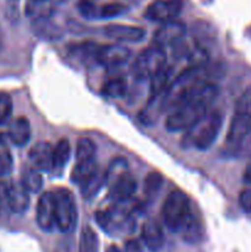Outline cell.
I'll use <instances>...</instances> for the list:
<instances>
[{
  "label": "cell",
  "mask_w": 251,
  "mask_h": 252,
  "mask_svg": "<svg viewBox=\"0 0 251 252\" xmlns=\"http://www.w3.org/2000/svg\"><path fill=\"white\" fill-rule=\"evenodd\" d=\"M223 126V115L219 111L207 112L182 138V148L193 147L197 150H208L216 143Z\"/></svg>",
  "instance_id": "6da1fadb"
},
{
  "label": "cell",
  "mask_w": 251,
  "mask_h": 252,
  "mask_svg": "<svg viewBox=\"0 0 251 252\" xmlns=\"http://www.w3.org/2000/svg\"><path fill=\"white\" fill-rule=\"evenodd\" d=\"M191 211V203H189L187 194L181 189H174L167 194L166 199L162 204V221L170 231L179 233Z\"/></svg>",
  "instance_id": "7a4b0ae2"
},
{
  "label": "cell",
  "mask_w": 251,
  "mask_h": 252,
  "mask_svg": "<svg viewBox=\"0 0 251 252\" xmlns=\"http://www.w3.org/2000/svg\"><path fill=\"white\" fill-rule=\"evenodd\" d=\"M56 228L64 234L73 233L78 223V209L75 199L69 189L59 187L53 192Z\"/></svg>",
  "instance_id": "3957f363"
},
{
  "label": "cell",
  "mask_w": 251,
  "mask_h": 252,
  "mask_svg": "<svg viewBox=\"0 0 251 252\" xmlns=\"http://www.w3.org/2000/svg\"><path fill=\"white\" fill-rule=\"evenodd\" d=\"M166 65V54L165 49L159 46L148 47L143 49L132 64V74L138 80L150 79L157 71Z\"/></svg>",
  "instance_id": "277c9868"
},
{
  "label": "cell",
  "mask_w": 251,
  "mask_h": 252,
  "mask_svg": "<svg viewBox=\"0 0 251 252\" xmlns=\"http://www.w3.org/2000/svg\"><path fill=\"white\" fill-rule=\"evenodd\" d=\"M208 107L199 103L185 102L169 113L165 127L169 132H187L207 113Z\"/></svg>",
  "instance_id": "5b68a950"
},
{
  "label": "cell",
  "mask_w": 251,
  "mask_h": 252,
  "mask_svg": "<svg viewBox=\"0 0 251 252\" xmlns=\"http://www.w3.org/2000/svg\"><path fill=\"white\" fill-rule=\"evenodd\" d=\"M95 220L97 221L100 228L110 235L132 233L134 229V221L132 220L130 216L117 207L97 211L95 213Z\"/></svg>",
  "instance_id": "8992f818"
},
{
  "label": "cell",
  "mask_w": 251,
  "mask_h": 252,
  "mask_svg": "<svg viewBox=\"0 0 251 252\" xmlns=\"http://www.w3.org/2000/svg\"><path fill=\"white\" fill-rule=\"evenodd\" d=\"M250 132L251 116L235 112V115L231 118L228 133H226L225 152L230 155H238L241 144Z\"/></svg>",
  "instance_id": "52a82bcc"
},
{
  "label": "cell",
  "mask_w": 251,
  "mask_h": 252,
  "mask_svg": "<svg viewBox=\"0 0 251 252\" xmlns=\"http://www.w3.org/2000/svg\"><path fill=\"white\" fill-rule=\"evenodd\" d=\"M184 9V0H155L145 9V19L155 22L174 21Z\"/></svg>",
  "instance_id": "ba28073f"
},
{
  "label": "cell",
  "mask_w": 251,
  "mask_h": 252,
  "mask_svg": "<svg viewBox=\"0 0 251 252\" xmlns=\"http://www.w3.org/2000/svg\"><path fill=\"white\" fill-rule=\"evenodd\" d=\"M132 57L129 48L121 44H106L98 46L95 54V62L106 68H116L127 63Z\"/></svg>",
  "instance_id": "9c48e42d"
},
{
  "label": "cell",
  "mask_w": 251,
  "mask_h": 252,
  "mask_svg": "<svg viewBox=\"0 0 251 252\" xmlns=\"http://www.w3.org/2000/svg\"><path fill=\"white\" fill-rule=\"evenodd\" d=\"M186 34V26L180 21H169L162 24L154 33V44L164 48L165 46H174L182 41Z\"/></svg>",
  "instance_id": "30bf717a"
},
{
  "label": "cell",
  "mask_w": 251,
  "mask_h": 252,
  "mask_svg": "<svg viewBox=\"0 0 251 252\" xmlns=\"http://www.w3.org/2000/svg\"><path fill=\"white\" fill-rule=\"evenodd\" d=\"M36 221L37 225L46 233H49L56 228V212L52 192H44L39 197L36 208Z\"/></svg>",
  "instance_id": "8fae6325"
},
{
  "label": "cell",
  "mask_w": 251,
  "mask_h": 252,
  "mask_svg": "<svg viewBox=\"0 0 251 252\" xmlns=\"http://www.w3.org/2000/svg\"><path fill=\"white\" fill-rule=\"evenodd\" d=\"M137 180L129 172H125L110 185L108 197L115 203L127 202L128 199L134 196L135 191H137Z\"/></svg>",
  "instance_id": "7c38bea8"
},
{
  "label": "cell",
  "mask_w": 251,
  "mask_h": 252,
  "mask_svg": "<svg viewBox=\"0 0 251 252\" xmlns=\"http://www.w3.org/2000/svg\"><path fill=\"white\" fill-rule=\"evenodd\" d=\"M106 36L118 42H128V43H137L144 39V29L132 25L110 24L103 29Z\"/></svg>",
  "instance_id": "4fadbf2b"
},
{
  "label": "cell",
  "mask_w": 251,
  "mask_h": 252,
  "mask_svg": "<svg viewBox=\"0 0 251 252\" xmlns=\"http://www.w3.org/2000/svg\"><path fill=\"white\" fill-rule=\"evenodd\" d=\"M29 157L34 169L48 172L53 170V148L49 143L38 142L30 149Z\"/></svg>",
  "instance_id": "5bb4252c"
},
{
  "label": "cell",
  "mask_w": 251,
  "mask_h": 252,
  "mask_svg": "<svg viewBox=\"0 0 251 252\" xmlns=\"http://www.w3.org/2000/svg\"><path fill=\"white\" fill-rule=\"evenodd\" d=\"M179 233L181 235L182 240L185 243L189 244V245H197V244H199L203 240V224H202L199 217L196 213H193V211H191L189 216L187 217L185 223L182 224Z\"/></svg>",
  "instance_id": "9a60e30c"
},
{
  "label": "cell",
  "mask_w": 251,
  "mask_h": 252,
  "mask_svg": "<svg viewBox=\"0 0 251 252\" xmlns=\"http://www.w3.org/2000/svg\"><path fill=\"white\" fill-rule=\"evenodd\" d=\"M30 196L29 192L22 187L21 184L9 182L6 207L16 214H24L29 209Z\"/></svg>",
  "instance_id": "2e32d148"
},
{
  "label": "cell",
  "mask_w": 251,
  "mask_h": 252,
  "mask_svg": "<svg viewBox=\"0 0 251 252\" xmlns=\"http://www.w3.org/2000/svg\"><path fill=\"white\" fill-rule=\"evenodd\" d=\"M142 239L148 250L152 252H157L164 246V233L155 220L145 221L142 228Z\"/></svg>",
  "instance_id": "e0dca14e"
},
{
  "label": "cell",
  "mask_w": 251,
  "mask_h": 252,
  "mask_svg": "<svg viewBox=\"0 0 251 252\" xmlns=\"http://www.w3.org/2000/svg\"><path fill=\"white\" fill-rule=\"evenodd\" d=\"M7 138L16 147H25L31 139V126L27 118L17 117L11 122L7 132Z\"/></svg>",
  "instance_id": "ac0fdd59"
},
{
  "label": "cell",
  "mask_w": 251,
  "mask_h": 252,
  "mask_svg": "<svg viewBox=\"0 0 251 252\" xmlns=\"http://www.w3.org/2000/svg\"><path fill=\"white\" fill-rule=\"evenodd\" d=\"M172 68L170 65H165L159 71L154 74L150 80V97H157L161 96L171 84Z\"/></svg>",
  "instance_id": "d6986e66"
},
{
  "label": "cell",
  "mask_w": 251,
  "mask_h": 252,
  "mask_svg": "<svg viewBox=\"0 0 251 252\" xmlns=\"http://www.w3.org/2000/svg\"><path fill=\"white\" fill-rule=\"evenodd\" d=\"M97 170V162H96L95 159L86 160V161H76L75 166L73 167L70 174L71 182L80 186L89 177L93 176Z\"/></svg>",
  "instance_id": "ffe728a7"
},
{
  "label": "cell",
  "mask_w": 251,
  "mask_h": 252,
  "mask_svg": "<svg viewBox=\"0 0 251 252\" xmlns=\"http://www.w3.org/2000/svg\"><path fill=\"white\" fill-rule=\"evenodd\" d=\"M105 185V172H101L100 170H97L93 176L89 177L85 182H83V184L80 185V192L81 194H83L84 198L90 199L93 198V197H95Z\"/></svg>",
  "instance_id": "44dd1931"
},
{
  "label": "cell",
  "mask_w": 251,
  "mask_h": 252,
  "mask_svg": "<svg viewBox=\"0 0 251 252\" xmlns=\"http://www.w3.org/2000/svg\"><path fill=\"white\" fill-rule=\"evenodd\" d=\"M25 189L29 193H37L41 191L43 186V179H42L41 172L34 167H25L21 174V182Z\"/></svg>",
  "instance_id": "7402d4cb"
},
{
  "label": "cell",
  "mask_w": 251,
  "mask_h": 252,
  "mask_svg": "<svg viewBox=\"0 0 251 252\" xmlns=\"http://www.w3.org/2000/svg\"><path fill=\"white\" fill-rule=\"evenodd\" d=\"M127 91V80L122 76H116L106 81L101 89V94L106 97L118 98Z\"/></svg>",
  "instance_id": "603a6c76"
},
{
  "label": "cell",
  "mask_w": 251,
  "mask_h": 252,
  "mask_svg": "<svg viewBox=\"0 0 251 252\" xmlns=\"http://www.w3.org/2000/svg\"><path fill=\"white\" fill-rule=\"evenodd\" d=\"M33 26L34 32L38 36H43L46 38H57V37L61 36V32H59L58 27L54 26L47 16H41V17H36L32 24Z\"/></svg>",
  "instance_id": "cb8c5ba5"
},
{
  "label": "cell",
  "mask_w": 251,
  "mask_h": 252,
  "mask_svg": "<svg viewBox=\"0 0 251 252\" xmlns=\"http://www.w3.org/2000/svg\"><path fill=\"white\" fill-rule=\"evenodd\" d=\"M70 144L66 139H61L53 149V169H63L70 158Z\"/></svg>",
  "instance_id": "d4e9b609"
},
{
  "label": "cell",
  "mask_w": 251,
  "mask_h": 252,
  "mask_svg": "<svg viewBox=\"0 0 251 252\" xmlns=\"http://www.w3.org/2000/svg\"><path fill=\"white\" fill-rule=\"evenodd\" d=\"M127 10L128 7L121 2H108V4L97 5L96 19H112V17L123 15Z\"/></svg>",
  "instance_id": "484cf974"
},
{
  "label": "cell",
  "mask_w": 251,
  "mask_h": 252,
  "mask_svg": "<svg viewBox=\"0 0 251 252\" xmlns=\"http://www.w3.org/2000/svg\"><path fill=\"white\" fill-rule=\"evenodd\" d=\"M96 154V145L89 138H80L76 143V161H86L94 160Z\"/></svg>",
  "instance_id": "4316f807"
},
{
  "label": "cell",
  "mask_w": 251,
  "mask_h": 252,
  "mask_svg": "<svg viewBox=\"0 0 251 252\" xmlns=\"http://www.w3.org/2000/svg\"><path fill=\"white\" fill-rule=\"evenodd\" d=\"M98 239L90 226H85L80 234L79 252H97Z\"/></svg>",
  "instance_id": "83f0119b"
},
{
  "label": "cell",
  "mask_w": 251,
  "mask_h": 252,
  "mask_svg": "<svg viewBox=\"0 0 251 252\" xmlns=\"http://www.w3.org/2000/svg\"><path fill=\"white\" fill-rule=\"evenodd\" d=\"M125 172H128V162L125 158H117V159L113 160L112 162L108 166L107 171L105 172L106 177V185L110 186L115 180H117L121 175H123Z\"/></svg>",
  "instance_id": "f1b7e54d"
},
{
  "label": "cell",
  "mask_w": 251,
  "mask_h": 252,
  "mask_svg": "<svg viewBox=\"0 0 251 252\" xmlns=\"http://www.w3.org/2000/svg\"><path fill=\"white\" fill-rule=\"evenodd\" d=\"M162 184H164V177L161 174L157 171L149 172L145 177L144 181V192L148 197L153 198V197L157 196L159 193V191L161 189Z\"/></svg>",
  "instance_id": "f546056e"
},
{
  "label": "cell",
  "mask_w": 251,
  "mask_h": 252,
  "mask_svg": "<svg viewBox=\"0 0 251 252\" xmlns=\"http://www.w3.org/2000/svg\"><path fill=\"white\" fill-rule=\"evenodd\" d=\"M12 169H14V159L11 153L6 148H0V177L11 174Z\"/></svg>",
  "instance_id": "4dcf8cb0"
},
{
  "label": "cell",
  "mask_w": 251,
  "mask_h": 252,
  "mask_svg": "<svg viewBox=\"0 0 251 252\" xmlns=\"http://www.w3.org/2000/svg\"><path fill=\"white\" fill-rule=\"evenodd\" d=\"M12 113V100L9 94L0 91V125L6 122Z\"/></svg>",
  "instance_id": "1f68e13d"
},
{
  "label": "cell",
  "mask_w": 251,
  "mask_h": 252,
  "mask_svg": "<svg viewBox=\"0 0 251 252\" xmlns=\"http://www.w3.org/2000/svg\"><path fill=\"white\" fill-rule=\"evenodd\" d=\"M235 112L251 116V86L246 89L236 102Z\"/></svg>",
  "instance_id": "d6a6232c"
},
{
  "label": "cell",
  "mask_w": 251,
  "mask_h": 252,
  "mask_svg": "<svg viewBox=\"0 0 251 252\" xmlns=\"http://www.w3.org/2000/svg\"><path fill=\"white\" fill-rule=\"evenodd\" d=\"M96 7L97 5L93 0H79L78 2L79 12L88 20H96Z\"/></svg>",
  "instance_id": "836d02e7"
},
{
  "label": "cell",
  "mask_w": 251,
  "mask_h": 252,
  "mask_svg": "<svg viewBox=\"0 0 251 252\" xmlns=\"http://www.w3.org/2000/svg\"><path fill=\"white\" fill-rule=\"evenodd\" d=\"M239 204L245 213L251 214V189H245L240 192Z\"/></svg>",
  "instance_id": "e575fe53"
},
{
  "label": "cell",
  "mask_w": 251,
  "mask_h": 252,
  "mask_svg": "<svg viewBox=\"0 0 251 252\" xmlns=\"http://www.w3.org/2000/svg\"><path fill=\"white\" fill-rule=\"evenodd\" d=\"M7 191H9V182L0 181V204L6 207Z\"/></svg>",
  "instance_id": "d590c367"
},
{
  "label": "cell",
  "mask_w": 251,
  "mask_h": 252,
  "mask_svg": "<svg viewBox=\"0 0 251 252\" xmlns=\"http://www.w3.org/2000/svg\"><path fill=\"white\" fill-rule=\"evenodd\" d=\"M126 252H143L142 246L137 240H128L125 244Z\"/></svg>",
  "instance_id": "8d00e7d4"
},
{
  "label": "cell",
  "mask_w": 251,
  "mask_h": 252,
  "mask_svg": "<svg viewBox=\"0 0 251 252\" xmlns=\"http://www.w3.org/2000/svg\"><path fill=\"white\" fill-rule=\"evenodd\" d=\"M244 182L248 185H251V161L249 162L248 166H246L245 171H244Z\"/></svg>",
  "instance_id": "74e56055"
},
{
  "label": "cell",
  "mask_w": 251,
  "mask_h": 252,
  "mask_svg": "<svg viewBox=\"0 0 251 252\" xmlns=\"http://www.w3.org/2000/svg\"><path fill=\"white\" fill-rule=\"evenodd\" d=\"M106 252H122V250H121L120 248H117L116 245H111V246H108Z\"/></svg>",
  "instance_id": "f35d334b"
},
{
  "label": "cell",
  "mask_w": 251,
  "mask_h": 252,
  "mask_svg": "<svg viewBox=\"0 0 251 252\" xmlns=\"http://www.w3.org/2000/svg\"><path fill=\"white\" fill-rule=\"evenodd\" d=\"M47 0H30V5H33V6H37V5L44 4Z\"/></svg>",
  "instance_id": "ab89813d"
}]
</instances>
